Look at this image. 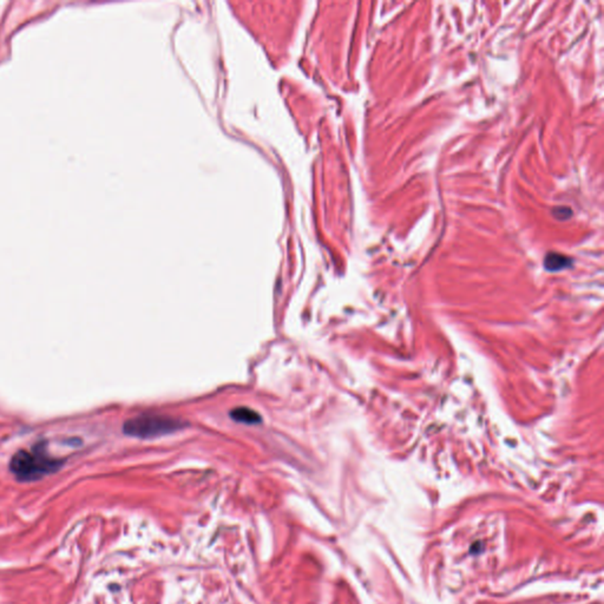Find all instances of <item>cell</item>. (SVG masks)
Here are the masks:
<instances>
[{
    "label": "cell",
    "mask_w": 604,
    "mask_h": 604,
    "mask_svg": "<svg viewBox=\"0 0 604 604\" xmlns=\"http://www.w3.org/2000/svg\"><path fill=\"white\" fill-rule=\"evenodd\" d=\"M63 460L53 459L38 444L32 451L19 450L12 457L10 468L20 482H34L58 471Z\"/></svg>",
    "instance_id": "obj_1"
},
{
    "label": "cell",
    "mask_w": 604,
    "mask_h": 604,
    "mask_svg": "<svg viewBox=\"0 0 604 604\" xmlns=\"http://www.w3.org/2000/svg\"><path fill=\"white\" fill-rule=\"evenodd\" d=\"M185 426L182 420L162 415H141L126 420L123 425V432L130 437L153 438L164 434H170Z\"/></svg>",
    "instance_id": "obj_2"
},
{
    "label": "cell",
    "mask_w": 604,
    "mask_h": 604,
    "mask_svg": "<svg viewBox=\"0 0 604 604\" xmlns=\"http://www.w3.org/2000/svg\"><path fill=\"white\" fill-rule=\"evenodd\" d=\"M230 417H232L236 423L248 424V425H254V424H259L261 422V416H260L258 412H255L254 409L249 407H244V406L234 408L233 411L230 412Z\"/></svg>",
    "instance_id": "obj_3"
},
{
    "label": "cell",
    "mask_w": 604,
    "mask_h": 604,
    "mask_svg": "<svg viewBox=\"0 0 604 604\" xmlns=\"http://www.w3.org/2000/svg\"><path fill=\"white\" fill-rule=\"evenodd\" d=\"M571 265V259L558 252H549L544 259V267L549 272H557L569 267Z\"/></svg>",
    "instance_id": "obj_4"
},
{
    "label": "cell",
    "mask_w": 604,
    "mask_h": 604,
    "mask_svg": "<svg viewBox=\"0 0 604 604\" xmlns=\"http://www.w3.org/2000/svg\"><path fill=\"white\" fill-rule=\"evenodd\" d=\"M552 214L558 219H566L573 215V210L568 207H557L552 210Z\"/></svg>",
    "instance_id": "obj_5"
}]
</instances>
